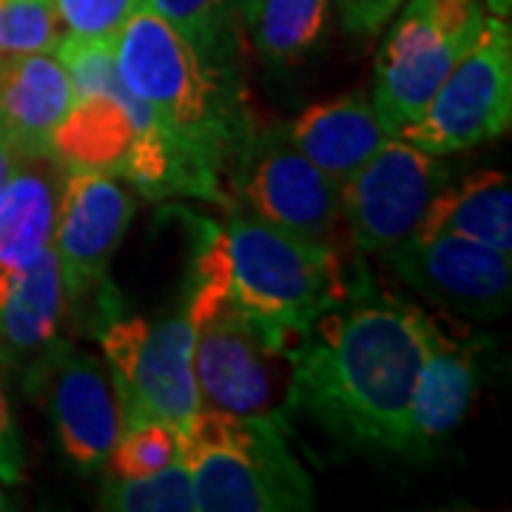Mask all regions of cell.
<instances>
[{"label": "cell", "instance_id": "cell-22", "mask_svg": "<svg viewBox=\"0 0 512 512\" xmlns=\"http://www.w3.org/2000/svg\"><path fill=\"white\" fill-rule=\"evenodd\" d=\"M97 507L114 512H197L191 470L183 458H177L151 476H111L100 490Z\"/></svg>", "mask_w": 512, "mask_h": 512}, {"label": "cell", "instance_id": "cell-24", "mask_svg": "<svg viewBox=\"0 0 512 512\" xmlns=\"http://www.w3.org/2000/svg\"><path fill=\"white\" fill-rule=\"evenodd\" d=\"M63 35L52 0H0V55L55 52Z\"/></svg>", "mask_w": 512, "mask_h": 512}, {"label": "cell", "instance_id": "cell-27", "mask_svg": "<svg viewBox=\"0 0 512 512\" xmlns=\"http://www.w3.org/2000/svg\"><path fill=\"white\" fill-rule=\"evenodd\" d=\"M404 0H339V18L353 35H376Z\"/></svg>", "mask_w": 512, "mask_h": 512}, {"label": "cell", "instance_id": "cell-26", "mask_svg": "<svg viewBox=\"0 0 512 512\" xmlns=\"http://www.w3.org/2000/svg\"><path fill=\"white\" fill-rule=\"evenodd\" d=\"M26 476V450L20 441L6 393L0 387V487H15Z\"/></svg>", "mask_w": 512, "mask_h": 512}, {"label": "cell", "instance_id": "cell-18", "mask_svg": "<svg viewBox=\"0 0 512 512\" xmlns=\"http://www.w3.org/2000/svg\"><path fill=\"white\" fill-rule=\"evenodd\" d=\"M476 393L478 348L450 339L439 325L424 353L410 402V424L419 458L433 456V447L464 421Z\"/></svg>", "mask_w": 512, "mask_h": 512}, {"label": "cell", "instance_id": "cell-17", "mask_svg": "<svg viewBox=\"0 0 512 512\" xmlns=\"http://www.w3.org/2000/svg\"><path fill=\"white\" fill-rule=\"evenodd\" d=\"M285 131L293 146L339 185L390 140L373 100L359 92L313 103Z\"/></svg>", "mask_w": 512, "mask_h": 512}, {"label": "cell", "instance_id": "cell-23", "mask_svg": "<svg viewBox=\"0 0 512 512\" xmlns=\"http://www.w3.org/2000/svg\"><path fill=\"white\" fill-rule=\"evenodd\" d=\"M177 458H180V430L168 421L148 419L123 427L106 464L114 478H137L160 473Z\"/></svg>", "mask_w": 512, "mask_h": 512}, {"label": "cell", "instance_id": "cell-28", "mask_svg": "<svg viewBox=\"0 0 512 512\" xmlns=\"http://www.w3.org/2000/svg\"><path fill=\"white\" fill-rule=\"evenodd\" d=\"M487 12L495 15V18H510L512 12V0H484Z\"/></svg>", "mask_w": 512, "mask_h": 512}, {"label": "cell", "instance_id": "cell-2", "mask_svg": "<svg viewBox=\"0 0 512 512\" xmlns=\"http://www.w3.org/2000/svg\"><path fill=\"white\" fill-rule=\"evenodd\" d=\"M114 66L160 131L168 160L165 197L234 205L225 185H234L251 120L228 83L231 66L205 60L188 37L143 3L117 32Z\"/></svg>", "mask_w": 512, "mask_h": 512}, {"label": "cell", "instance_id": "cell-6", "mask_svg": "<svg viewBox=\"0 0 512 512\" xmlns=\"http://www.w3.org/2000/svg\"><path fill=\"white\" fill-rule=\"evenodd\" d=\"M376 52L373 109L390 137L419 117L484 26L478 0H404Z\"/></svg>", "mask_w": 512, "mask_h": 512}, {"label": "cell", "instance_id": "cell-14", "mask_svg": "<svg viewBox=\"0 0 512 512\" xmlns=\"http://www.w3.org/2000/svg\"><path fill=\"white\" fill-rule=\"evenodd\" d=\"M72 103L69 74L52 52L0 55V143L15 157L52 154Z\"/></svg>", "mask_w": 512, "mask_h": 512}, {"label": "cell", "instance_id": "cell-25", "mask_svg": "<svg viewBox=\"0 0 512 512\" xmlns=\"http://www.w3.org/2000/svg\"><path fill=\"white\" fill-rule=\"evenodd\" d=\"M66 35L117 37L143 0H52Z\"/></svg>", "mask_w": 512, "mask_h": 512}, {"label": "cell", "instance_id": "cell-4", "mask_svg": "<svg viewBox=\"0 0 512 512\" xmlns=\"http://www.w3.org/2000/svg\"><path fill=\"white\" fill-rule=\"evenodd\" d=\"M231 291L276 348L291 353L313 319L356 291L330 239L293 234L231 205L222 231Z\"/></svg>", "mask_w": 512, "mask_h": 512}, {"label": "cell", "instance_id": "cell-9", "mask_svg": "<svg viewBox=\"0 0 512 512\" xmlns=\"http://www.w3.org/2000/svg\"><path fill=\"white\" fill-rule=\"evenodd\" d=\"M512 123V32L507 18H484L470 52L444 77L430 103L396 134L427 154L447 157L490 143Z\"/></svg>", "mask_w": 512, "mask_h": 512}, {"label": "cell", "instance_id": "cell-16", "mask_svg": "<svg viewBox=\"0 0 512 512\" xmlns=\"http://www.w3.org/2000/svg\"><path fill=\"white\" fill-rule=\"evenodd\" d=\"M66 311L63 276L52 248L23 274L0 279V367L23 379L60 339Z\"/></svg>", "mask_w": 512, "mask_h": 512}, {"label": "cell", "instance_id": "cell-19", "mask_svg": "<svg viewBox=\"0 0 512 512\" xmlns=\"http://www.w3.org/2000/svg\"><path fill=\"white\" fill-rule=\"evenodd\" d=\"M416 234H458L512 254V185L504 171H476L444 185Z\"/></svg>", "mask_w": 512, "mask_h": 512}, {"label": "cell", "instance_id": "cell-11", "mask_svg": "<svg viewBox=\"0 0 512 512\" xmlns=\"http://www.w3.org/2000/svg\"><path fill=\"white\" fill-rule=\"evenodd\" d=\"M242 205L293 234L330 239L342 220V188L293 146L285 126L248 128L234 168Z\"/></svg>", "mask_w": 512, "mask_h": 512}, {"label": "cell", "instance_id": "cell-7", "mask_svg": "<svg viewBox=\"0 0 512 512\" xmlns=\"http://www.w3.org/2000/svg\"><path fill=\"white\" fill-rule=\"evenodd\" d=\"M94 333L120 399L123 427L157 419L183 430L200 410L191 367L194 328L185 308L163 319L120 316L114 308Z\"/></svg>", "mask_w": 512, "mask_h": 512}, {"label": "cell", "instance_id": "cell-3", "mask_svg": "<svg viewBox=\"0 0 512 512\" xmlns=\"http://www.w3.org/2000/svg\"><path fill=\"white\" fill-rule=\"evenodd\" d=\"M183 308L194 328L191 367L202 410L288 419L291 353L276 348L237 305L222 234L200 248Z\"/></svg>", "mask_w": 512, "mask_h": 512}, {"label": "cell", "instance_id": "cell-29", "mask_svg": "<svg viewBox=\"0 0 512 512\" xmlns=\"http://www.w3.org/2000/svg\"><path fill=\"white\" fill-rule=\"evenodd\" d=\"M12 163H15V154L0 143V185H3V180H6V174H9Z\"/></svg>", "mask_w": 512, "mask_h": 512}, {"label": "cell", "instance_id": "cell-1", "mask_svg": "<svg viewBox=\"0 0 512 512\" xmlns=\"http://www.w3.org/2000/svg\"><path fill=\"white\" fill-rule=\"evenodd\" d=\"M439 322L416 305L356 291L313 319L291 350L288 410L308 413L328 436L419 458L410 402Z\"/></svg>", "mask_w": 512, "mask_h": 512}, {"label": "cell", "instance_id": "cell-21", "mask_svg": "<svg viewBox=\"0 0 512 512\" xmlns=\"http://www.w3.org/2000/svg\"><path fill=\"white\" fill-rule=\"evenodd\" d=\"M328 6L330 0H256L245 37L271 66H293L325 35Z\"/></svg>", "mask_w": 512, "mask_h": 512}, {"label": "cell", "instance_id": "cell-5", "mask_svg": "<svg viewBox=\"0 0 512 512\" xmlns=\"http://www.w3.org/2000/svg\"><path fill=\"white\" fill-rule=\"evenodd\" d=\"M197 512L313 510V481L288 444L285 416L197 410L180 430Z\"/></svg>", "mask_w": 512, "mask_h": 512}, {"label": "cell", "instance_id": "cell-12", "mask_svg": "<svg viewBox=\"0 0 512 512\" xmlns=\"http://www.w3.org/2000/svg\"><path fill=\"white\" fill-rule=\"evenodd\" d=\"M20 382L49 410L60 450L74 467H106L111 447L123 433L120 399L106 359L60 336Z\"/></svg>", "mask_w": 512, "mask_h": 512}, {"label": "cell", "instance_id": "cell-10", "mask_svg": "<svg viewBox=\"0 0 512 512\" xmlns=\"http://www.w3.org/2000/svg\"><path fill=\"white\" fill-rule=\"evenodd\" d=\"M450 168L441 157L390 137L342 188V217L350 239L365 254H382L419 231L421 220Z\"/></svg>", "mask_w": 512, "mask_h": 512}, {"label": "cell", "instance_id": "cell-20", "mask_svg": "<svg viewBox=\"0 0 512 512\" xmlns=\"http://www.w3.org/2000/svg\"><path fill=\"white\" fill-rule=\"evenodd\" d=\"M165 18L205 60L231 66L228 60L248 35L256 0H143Z\"/></svg>", "mask_w": 512, "mask_h": 512}, {"label": "cell", "instance_id": "cell-15", "mask_svg": "<svg viewBox=\"0 0 512 512\" xmlns=\"http://www.w3.org/2000/svg\"><path fill=\"white\" fill-rule=\"evenodd\" d=\"M66 163L52 154L15 157L0 185V279L23 274L52 248Z\"/></svg>", "mask_w": 512, "mask_h": 512}, {"label": "cell", "instance_id": "cell-8", "mask_svg": "<svg viewBox=\"0 0 512 512\" xmlns=\"http://www.w3.org/2000/svg\"><path fill=\"white\" fill-rule=\"evenodd\" d=\"M137 214L134 185L89 165H66L57 205L52 251L60 265L66 305L92 319V328L114 311L109 262Z\"/></svg>", "mask_w": 512, "mask_h": 512}, {"label": "cell", "instance_id": "cell-13", "mask_svg": "<svg viewBox=\"0 0 512 512\" xmlns=\"http://www.w3.org/2000/svg\"><path fill=\"white\" fill-rule=\"evenodd\" d=\"M393 274L444 311L495 319L512 299L510 254L458 234H413L382 251Z\"/></svg>", "mask_w": 512, "mask_h": 512}]
</instances>
